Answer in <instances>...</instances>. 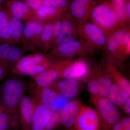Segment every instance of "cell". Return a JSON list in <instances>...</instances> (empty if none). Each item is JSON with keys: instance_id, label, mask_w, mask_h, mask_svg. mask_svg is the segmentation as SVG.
<instances>
[{"instance_id": "obj_36", "label": "cell", "mask_w": 130, "mask_h": 130, "mask_svg": "<svg viewBox=\"0 0 130 130\" xmlns=\"http://www.w3.org/2000/svg\"><path fill=\"white\" fill-rule=\"evenodd\" d=\"M3 73V68L2 65L0 64V78L2 76Z\"/></svg>"}, {"instance_id": "obj_37", "label": "cell", "mask_w": 130, "mask_h": 130, "mask_svg": "<svg viewBox=\"0 0 130 130\" xmlns=\"http://www.w3.org/2000/svg\"><path fill=\"white\" fill-rule=\"evenodd\" d=\"M3 1V0H0V5H1V4L2 3Z\"/></svg>"}, {"instance_id": "obj_30", "label": "cell", "mask_w": 130, "mask_h": 130, "mask_svg": "<svg viewBox=\"0 0 130 130\" xmlns=\"http://www.w3.org/2000/svg\"><path fill=\"white\" fill-rule=\"evenodd\" d=\"M88 90L92 95H98L99 93V86L97 79L91 80L89 83Z\"/></svg>"}, {"instance_id": "obj_32", "label": "cell", "mask_w": 130, "mask_h": 130, "mask_svg": "<svg viewBox=\"0 0 130 130\" xmlns=\"http://www.w3.org/2000/svg\"><path fill=\"white\" fill-rule=\"evenodd\" d=\"M9 124L7 115L5 113H0V130H7Z\"/></svg>"}, {"instance_id": "obj_29", "label": "cell", "mask_w": 130, "mask_h": 130, "mask_svg": "<svg viewBox=\"0 0 130 130\" xmlns=\"http://www.w3.org/2000/svg\"><path fill=\"white\" fill-rule=\"evenodd\" d=\"M113 8L118 16L120 20H123L125 15L124 0H114Z\"/></svg>"}, {"instance_id": "obj_28", "label": "cell", "mask_w": 130, "mask_h": 130, "mask_svg": "<svg viewBox=\"0 0 130 130\" xmlns=\"http://www.w3.org/2000/svg\"><path fill=\"white\" fill-rule=\"evenodd\" d=\"M53 23V46L56 38L60 32L62 24V19L58 16L52 21Z\"/></svg>"}, {"instance_id": "obj_9", "label": "cell", "mask_w": 130, "mask_h": 130, "mask_svg": "<svg viewBox=\"0 0 130 130\" xmlns=\"http://www.w3.org/2000/svg\"><path fill=\"white\" fill-rule=\"evenodd\" d=\"M89 71L85 61L79 60L68 65L63 71L62 75L67 79H79L85 76Z\"/></svg>"}, {"instance_id": "obj_1", "label": "cell", "mask_w": 130, "mask_h": 130, "mask_svg": "<svg viewBox=\"0 0 130 130\" xmlns=\"http://www.w3.org/2000/svg\"><path fill=\"white\" fill-rule=\"evenodd\" d=\"M91 17L93 23L105 32L113 30L120 21L113 7L105 4L95 7L91 11Z\"/></svg>"}, {"instance_id": "obj_2", "label": "cell", "mask_w": 130, "mask_h": 130, "mask_svg": "<svg viewBox=\"0 0 130 130\" xmlns=\"http://www.w3.org/2000/svg\"><path fill=\"white\" fill-rule=\"evenodd\" d=\"M99 115L92 108L81 106L74 123L75 130H100Z\"/></svg>"}, {"instance_id": "obj_35", "label": "cell", "mask_w": 130, "mask_h": 130, "mask_svg": "<svg viewBox=\"0 0 130 130\" xmlns=\"http://www.w3.org/2000/svg\"><path fill=\"white\" fill-rule=\"evenodd\" d=\"M126 16H127L128 18H130V2H128L126 6Z\"/></svg>"}, {"instance_id": "obj_13", "label": "cell", "mask_w": 130, "mask_h": 130, "mask_svg": "<svg viewBox=\"0 0 130 130\" xmlns=\"http://www.w3.org/2000/svg\"><path fill=\"white\" fill-rule=\"evenodd\" d=\"M6 42L0 44V61H16L20 59L23 54L21 49Z\"/></svg>"}, {"instance_id": "obj_20", "label": "cell", "mask_w": 130, "mask_h": 130, "mask_svg": "<svg viewBox=\"0 0 130 130\" xmlns=\"http://www.w3.org/2000/svg\"><path fill=\"white\" fill-rule=\"evenodd\" d=\"M9 16L7 12L0 8V44L10 43L9 35Z\"/></svg>"}, {"instance_id": "obj_21", "label": "cell", "mask_w": 130, "mask_h": 130, "mask_svg": "<svg viewBox=\"0 0 130 130\" xmlns=\"http://www.w3.org/2000/svg\"><path fill=\"white\" fill-rule=\"evenodd\" d=\"M38 46L43 49H48L53 46L52 21L47 22L40 36Z\"/></svg>"}, {"instance_id": "obj_18", "label": "cell", "mask_w": 130, "mask_h": 130, "mask_svg": "<svg viewBox=\"0 0 130 130\" xmlns=\"http://www.w3.org/2000/svg\"><path fill=\"white\" fill-rule=\"evenodd\" d=\"M58 87L62 94L68 99L76 97L79 91V85L76 79L63 80L59 83Z\"/></svg>"}, {"instance_id": "obj_19", "label": "cell", "mask_w": 130, "mask_h": 130, "mask_svg": "<svg viewBox=\"0 0 130 130\" xmlns=\"http://www.w3.org/2000/svg\"><path fill=\"white\" fill-rule=\"evenodd\" d=\"M91 0H74L70 6V11L73 16L78 20L85 19L88 7Z\"/></svg>"}, {"instance_id": "obj_6", "label": "cell", "mask_w": 130, "mask_h": 130, "mask_svg": "<svg viewBox=\"0 0 130 130\" xmlns=\"http://www.w3.org/2000/svg\"><path fill=\"white\" fill-rule=\"evenodd\" d=\"M44 26L43 23L35 19L27 22L24 28L21 43L26 45L27 43L31 42L32 44L38 46Z\"/></svg>"}, {"instance_id": "obj_26", "label": "cell", "mask_w": 130, "mask_h": 130, "mask_svg": "<svg viewBox=\"0 0 130 130\" xmlns=\"http://www.w3.org/2000/svg\"><path fill=\"white\" fill-rule=\"evenodd\" d=\"M60 113L57 111L51 112V116L44 130H52L60 123Z\"/></svg>"}, {"instance_id": "obj_25", "label": "cell", "mask_w": 130, "mask_h": 130, "mask_svg": "<svg viewBox=\"0 0 130 130\" xmlns=\"http://www.w3.org/2000/svg\"><path fill=\"white\" fill-rule=\"evenodd\" d=\"M99 86V96L100 97H107L109 90L112 85L111 80L105 76L100 77L97 79Z\"/></svg>"}, {"instance_id": "obj_16", "label": "cell", "mask_w": 130, "mask_h": 130, "mask_svg": "<svg viewBox=\"0 0 130 130\" xmlns=\"http://www.w3.org/2000/svg\"><path fill=\"white\" fill-rule=\"evenodd\" d=\"M130 94L118 85L112 84L108 95V99L114 105L124 106L130 98Z\"/></svg>"}, {"instance_id": "obj_10", "label": "cell", "mask_w": 130, "mask_h": 130, "mask_svg": "<svg viewBox=\"0 0 130 130\" xmlns=\"http://www.w3.org/2000/svg\"><path fill=\"white\" fill-rule=\"evenodd\" d=\"M74 31V26L71 20L62 18L60 32L54 42L53 46L64 45L76 40Z\"/></svg>"}, {"instance_id": "obj_27", "label": "cell", "mask_w": 130, "mask_h": 130, "mask_svg": "<svg viewBox=\"0 0 130 130\" xmlns=\"http://www.w3.org/2000/svg\"><path fill=\"white\" fill-rule=\"evenodd\" d=\"M67 0H43V6L54 8L55 9H62L67 6Z\"/></svg>"}, {"instance_id": "obj_22", "label": "cell", "mask_w": 130, "mask_h": 130, "mask_svg": "<svg viewBox=\"0 0 130 130\" xmlns=\"http://www.w3.org/2000/svg\"><path fill=\"white\" fill-rule=\"evenodd\" d=\"M59 73V71L56 69L42 72L36 77V81L42 87L48 86L58 78Z\"/></svg>"}, {"instance_id": "obj_12", "label": "cell", "mask_w": 130, "mask_h": 130, "mask_svg": "<svg viewBox=\"0 0 130 130\" xmlns=\"http://www.w3.org/2000/svg\"><path fill=\"white\" fill-rule=\"evenodd\" d=\"M85 43L76 40L67 44L54 46L53 49L55 52L62 56L72 57L83 52L85 49Z\"/></svg>"}, {"instance_id": "obj_7", "label": "cell", "mask_w": 130, "mask_h": 130, "mask_svg": "<svg viewBox=\"0 0 130 130\" xmlns=\"http://www.w3.org/2000/svg\"><path fill=\"white\" fill-rule=\"evenodd\" d=\"M81 107L79 101L74 100L68 103L60 113L61 124L68 128L74 127L76 118Z\"/></svg>"}, {"instance_id": "obj_17", "label": "cell", "mask_w": 130, "mask_h": 130, "mask_svg": "<svg viewBox=\"0 0 130 130\" xmlns=\"http://www.w3.org/2000/svg\"><path fill=\"white\" fill-rule=\"evenodd\" d=\"M11 15L14 18L21 21H28L34 20L30 15L29 7L25 3L16 1L12 3L11 6Z\"/></svg>"}, {"instance_id": "obj_3", "label": "cell", "mask_w": 130, "mask_h": 130, "mask_svg": "<svg viewBox=\"0 0 130 130\" xmlns=\"http://www.w3.org/2000/svg\"><path fill=\"white\" fill-rule=\"evenodd\" d=\"M83 34L88 44L95 47H102L106 45V33L94 23H87L83 26Z\"/></svg>"}, {"instance_id": "obj_23", "label": "cell", "mask_w": 130, "mask_h": 130, "mask_svg": "<svg viewBox=\"0 0 130 130\" xmlns=\"http://www.w3.org/2000/svg\"><path fill=\"white\" fill-rule=\"evenodd\" d=\"M57 13L55 8L42 5L37 11V18L35 20L42 23L52 21L58 17Z\"/></svg>"}, {"instance_id": "obj_15", "label": "cell", "mask_w": 130, "mask_h": 130, "mask_svg": "<svg viewBox=\"0 0 130 130\" xmlns=\"http://www.w3.org/2000/svg\"><path fill=\"white\" fill-rule=\"evenodd\" d=\"M9 35L12 43H21L25 25L22 21L9 15Z\"/></svg>"}, {"instance_id": "obj_34", "label": "cell", "mask_w": 130, "mask_h": 130, "mask_svg": "<svg viewBox=\"0 0 130 130\" xmlns=\"http://www.w3.org/2000/svg\"><path fill=\"white\" fill-rule=\"evenodd\" d=\"M124 110L126 113L130 114V99H129L124 105Z\"/></svg>"}, {"instance_id": "obj_8", "label": "cell", "mask_w": 130, "mask_h": 130, "mask_svg": "<svg viewBox=\"0 0 130 130\" xmlns=\"http://www.w3.org/2000/svg\"><path fill=\"white\" fill-rule=\"evenodd\" d=\"M42 100L44 105L49 109L59 110L63 108L68 102L69 99L63 95L56 94L49 88H45L42 91Z\"/></svg>"}, {"instance_id": "obj_14", "label": "cell", "mask_w": 130, "mask_h": 130, "mask_svg": "<svg viewBox=\"0 0 130 130\" xmlns=\"http://www.w3.org/2000/svg\"><path fill=\"white\" fill-rule=\"evenodd\" d=\"M17 68L19 72L29 75H35L43 71L45 69L43 65L34 64L31 56L21 58L18 63Z\"/></svg>"}, {"instance_id": "obj_11", "label": "cell", "mask_w": 130, "mask_h": 130, "mask_svg": "<svg viewBox=\"0 0 130 130\" xmlns=\"http://www.w3.org/2000/svg\"><path fill=\"white\" fill-rule=\"evenodd\" d=\"M51 114L50 109L45 105L38 106L33 113L31 130H44Z\"/></svg>"}, {"instance_id": "obj_31", "label": "cell", "mask_w": 130, "mask_h": 130, "mask_svg": "<svg viewBox=\"0 0 130 130\" xmlns=\"http://www.w3.org/2000/svg\"><path fill=\"white\" fill-rule=\"evenodd\" d=\"M43 0H26V4L29 7L37 11L42 5Z\"/></svg>"}, {"instance_id": "obj_33", "label": "cell", "mask_w": 130, "mask_h": 130, "mask_svg": "<svg viewBox=\"0 0 130 130\" xmlns=\"http://www.w3.org/2000/svg\"><path fill=\"white\" fill-rule=\"evenodd\" d=\"M31 59L34 64H39L44 61V56L41 54H36L33 56H31Z\"/></svg>"}, {"instance_id": "obj_24", "label": "cell", "mask_w": 130, "mask_h": 130, "mask_svg": "<svg viewBox=\"0 0 130 130\" xmlns=\"http://www.w3.org/2000/svg\"><path fill=\"white\" fill-rule=\"evenodd\" d=\"M110 74L116 83V84L130 95V84L128 79L123 77L114 68H110Z\"/></svg>"}, {"instance_id": "obj_5", "label": "cell", "mask_w": 130, "mask_h": 130, "mask_svg": "<svg viewBox=\"0 0 130 130\" xmlns=\"http://www.w3.org/2000/svg\"><path fill=\"white\" fill-rule=\"evenodd\" d=\"M130 40L129 33L124 30L115 31L107 39L106 45L109 52L113 54H117L119 52L127 48Z\"/></svg>"}, {"instance_id": "obj_4", "label": "cell", "mask_w": 130, "mask_h": 130, "mask_svg": "<svg viewBox=\"0 0 130 130\" xmlns=\"http://www.w3.org/2000/svg\"><path fill=\"white\" fill-rule=\"evenodd\" d=\"M23 93V89L17 80H8L3 89L2 98L4 104L9 107L15 106L21 99Z\"/></svg>"}]
</instances>
